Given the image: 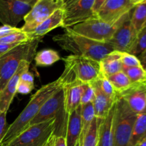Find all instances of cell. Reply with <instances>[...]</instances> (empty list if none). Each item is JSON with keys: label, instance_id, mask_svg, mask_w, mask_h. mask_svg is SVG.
I'll return each instance as SVG.
<instances>
[{"label": "cell", "instance_id": "obj_1", "mask_svg": "<svg viewBox=\"0 0 146 146\" xmlns=\"http://www.w3.org/2000/svg\"><path fill=\"white\" fill-rule=\"evenodd\" d=\"M62 87L63 81L60 77L56 81L41 87L31 96L27 106L21 111L19 116L11 125H9L0 146H6L19 134L24 131L37 115L43 104Z\"/></svg>", "mask_w": 146, "mask_h": 146}, {"label": "cell", "instance_id": "obj_2", "mask_svg": "<svg viewBox=\"0 0 146 146\" xmlns=\"http://www.w3.org/2000/svg\"><path fill=\"white\" fill-rule=\"evenodd\" d=\"M61 48L72 52L74 55L81 56L100 61L105 56L114 51L107 42H101L65 29V33L53 37Z\"/></svg>", "mask_w": 146, "mask_h": 146}, {"label": "cell", "instance_id": "obj_3", "mask_svg": "<svg viewBox=\"0 0 146 146\" xmlns=\"http://www.w3.org/2000/svg\"><path fill=\"white\" fill-rule=\"evenodd\" d=\"M40 41L34 39L22 43L0 56V93L23 61H33Z\"/></svg>", "mask_w": 146, "mask_h": 146}, {"label": "cell", "instance_id": "obj_4", "mask_svg": "<svg viewBox=\"0 0 146 146\" xmlns=\"http://www.w3.org/2000/svg\"><path fill=\"white\" fill-rule=\"evenodd\" d=\"M138 115L118 96L113 115L114 146H129L134 124Z\"/></svg>", "mask_w": 146, "mask_h": 146}, {"label": "cell", "instance_id": "obj_5", "mask_svg": "<svg viewBox=\"0 0 146 146\" xmlns=\"http://www.w3.org/2000/svg\"><path fill=\"white\" fill-rule=\"evenodd\" d=\"M56 119L30 125L6 146H44L56 130Z\"/></svg>", "mask_w": 146, "mask_h": 146}, {"label": "cell", "instance_id": "obj_6", "mask_svg": "<svg viewBox=\"0 0 146 146\" xmlns=\"http://www.w3.org/2000/svg\"><path fill=\"white\" fill-rule=\"evenodd\" d=\"M124 16L125 15L114 23L106 22L96 17L77 24L65 29L95 41L108 42L121 25Z\"/></svg>", "mask_w": 146, "mask_h": 146}, {"label": "cell", "instance_id": "obj_7", "mask_svg": "<svg viewBox=\"0 0 146 146\" xmlns=\"http://www.w3.org/2000/svg\"><path fill=\"white\" fill-rule=\"evenodd\" d=\"M68 68L76 80L83 84H94L102 76L99 61L92 58L71 54L64 58Z\"/></svg>", "mask_w": 146, "mask_h": 146}, {"label": "cell", "instance_id": "obj_8", "mask_svg": "<svg viewBox=\"0 0 146 146\" xmlns=\"http://www.w3.org/2000/svg\"><path fill=\"white\" fill-rule=\"evenodd\" d=\"M59 9H64L62 0H38L24 17L21 31L25 33L31 32Z\"/></svg>", "mask_w": 146, "mask_h": 146}, {"label": "cell", "instance_id": "obj_9", "mask_svg": "<svg viewBox=\"0 0 146 146\" xmlns=\"http://www.w3.org/2000/svg\"><path fill=\"white\" fill-rule=\"evenodd\" d=\"M53 118L56 119V125L54 133L55 134L58 131L59 123H61L59 118L67 123V118L64 108V94L63 87L43 104L37 115L31 121L29 125L44 122Z\"/></svg>", "mask_w": 146, "mask_h": 146}, {"label": "cell", "instance_id": "obj_10", "mask_svg": "<svg viewBox=\"0 0 146 146\" xmlns=\"http://www.w3.org/2000/svg\"><path fill=\"white\" fill-rule=\"evenodd\" d=\"M96 0H78L64 9L63 28L66 29L88 19L96 18L94 11Z\"/></svg>", "mask_w": 146, "mask_h": 146}, {"label": "cell", "instance_id": "obj_11", "mask_svg": "<svg viewBox=\"0 0 146 146\" xmlns=\"http://www.w3.org/2000/svg\"><path fill=\"white\" fill-rule=\"evenodd\" d=\"M32 7L18 0H0V22L3 25L17 27Z\"/></svg>", "mask_w": 146, "mask_h": 146}, {"label": "cell", "instance_id": "obj_12", "mask_svg": "<svg viewBox=\"0 0 146 146\" xmlns=\"http://www.w3.org/2000/svg\"><path fill=\"white\" fill-rule=\"evenodd\" d=\"M133 9L125 14L121 25L107 42L113 47L114 51L128 53L133 44L136 33L133 30L131 21Z\"/></svg>", "mask_w": 146, "mask_h": 146}, {"label": "cell", "instance_id": "obj_13", "mask_svg": "<svg viewBox=\"0 0 146 146\" xmlns=\"http://www.w3.org/2000/svg\"><path fill=\"white\" fill-rule=\"evenodd\" d=\"M134 7L131 0H106L97 11L96 16L106 22L114 23Z\"/></svg>", "mask_w": 146, "mask_h": 146}, {"label": "cell", "instance_id": "obj_14", "mask_svg": "<svg viewBox=\"0 0 146 146\" xmlns=\"http://www.w3.org/2000/svg\"><path fill=\"white\" fill-rule=\"evenodd\" d=\"M118 96L137 115L146 113V84H133Z\"/></svg>", "mask_w": 146, "mask_h": 146}, {"label": "cell", "instance_id": "obj_15", "mask_svg": "<svg viewBox=\"0 0 146 146\" xmlns=\"http://www.w3.org/2000/svg\"><path fill=\"white\" fill-rule=\"evenodd\" d=\"M31 63L24 61L11 79L8 81L3 91L0 93V112L7 113L9 108L17 93V86L20 76L24 71H29Z\"/></svg>", "mask_w": 146, "mask_h": 146}, {"label": "cell", "instance_id": "obj_16", "mask_svg": "<svg viewBox=\"0 0 146 146\" xmlns=\"http://www.w3.org/2000/svg\"><path fill=\"white\" fill-rule=\"evenodd\" d=\"M84 84L78 80L63 84L64 94V108L67 118L73 111H75L81 106Z\"/></svg>", "mask_w": 146, "mask_h": 146}, {"label": "cell", "instance_id": "obj_17", "mask_svg": "<svg viewBox=\"0 0 146 146\" xmlns=\"http://www.w3.org/2000/svg\"><path fill=\"white\" fill-rule=\"evenodd\" d=\"M64 17V9H57L49 17L44 20L42 23L37 26L32 31L27 33L31 40H41L46 34L53 29L62 27Z\"/></svg>", "mask_w": 146, "mask_h": 146}, {"label": "cell", "instance_id": "obj_18", "mask_svg": "<svg viewBox=\"0 0 146 146\" xmlns=\"http://www.w3.org/2000/svg\"><path fill=\"white\" fill-rule=\"evenodd\" d=\"M91 84L94 88V98L92 104L95 113V118L98 122L100 123L108 115V112L116 101H112L103 93L100 88L98 80Z\"/></svg>", "mask_w": 146, "mask_h": 146}, {"label": "cell", "instance_id": "obj_19", "mask_svg": "<svg viewBox=\"0 0 146 146\" xmlns=\"http://www.w3.org/2000/svg\"><path fill=\"white\" fill-rule=\"evenodd\" d=\"M115 104L105 118L98 123V146H114L113 115Z\"/></svg>", "mask_w": 146, "mask_h": 146}, {"label": "cell", "instance_id": "obj_20", "mask_svg": "<svg viewBox=\"0 0 146 146\" xmlns=\"http://www.w3.org/2000/svg\"><path fill=\"white\" fill-rule=\"evenodd\" d=\"M81 108L80 106L67 118L66 131V146H75L77 141L79 139L81 131Z\"/></svg>", "mask_w": 146, "mask_h": 146}, {"label": "cell", "instance_id": "obj_21", "mask_svg": "<svg viewBox=\"0 0 146 146\" xmlns=\"http://www.w3.org/2000/svg\"><path fill=\"white\" fill-rule=\"evenodd\" d=\"M101 72L103 76L108 77L121 71L123 65L121 63V52L113 51L104 57L99 61Z\"/></svg>", "mask_w": 146, "mask_h": 146}, {"label": "cell", "instance_id": "obj_22", "mask_svg": "<svg viewBox=\"0 0 146 146\" xmlns=\"http://www.w3.org/2000/svg\"><path fill=\"white\" fill-rule=\"evenodd\" d=\"M131 21L133 30L137 35L138 31L146 26V1L134 7Z\"/></svg>", "mask_w": 146, "mask_h": 146}, {"label": "cell", "instance_id": "obj_23", "mask_svg": "<svg viewBox=\"0 0 146 146\" xmlns=\"http://www.w3.org/2000/svg\"><path fill=\"white\" fill-rule=\"evenodd\" d=\"M145 138H146V113L137 116L129 146H136Z\"/></svg>", "mask_w": 146, "mask_h": 146}, {"label": "cell", "instance_id": "obj_24", "mask_svg": "<svg viewBox=\"0 0 146 146\" xmlns=\"http://www.w3.org/2000/svg\"><path fill=\"white\" fill-rule=\"evenodd\" d=\"M81 131L79 137V141H82L87 133L88 132V130L91 127V123L95 118V113H94L92 103L87 104L86 106H81Z\"/></svg>", "mask_w": 146, "mask_h": 146}, {"label": "cell", "instance_id": "obj_25", "mask_svg": "<svg viewBox=\"0 0 146 146\" xmlns=\"http://www.w3.org/2000/svg\"><path fill=\"white\" fill-rule=\"evenodd\" d=\"M34 60L37 66H49L61 60V56L54 49H43L35 54Z\"/></svg>", "mask_w": 146, "mask_h": 146}, {"label": "cell", "instance_id": "obj_26", "mask_svg": "<svg viewBox=\"0 0 146 146\" xmlns=\"http://www.w3.org/2000/svg\"><path fill=\"white\" fill-rule=\"evenodd\" d=\"M107 78L111 83L118 94L123 92L133 85L128 77L123 71H119Z\"/></svg>", "mask_w": 146, "mask_h": 146}, {"label": "cell", "instance_id": "obj_27", "mask_svg": "<svg viewBox=\"0 0 146 146\" xmlns=\"http://www.w3.org/2000/svg\"><path fill=\"white\" fill-rule=\"evenodd\" d=\"M122 71L126 74L132 84H146V71L142 66L123 68Z\"/></svg>", "mask_w": 146, "mask_h": 146}, {"label": "cell", "instance_id": "obj_28", "mask_svg": "<svg viewBox=\"0 0 146 146\" xmlns=\"http://www.w3.org/2000/svg\"><path fill=\"white\" fill-rule=\"evenodd\" d=\"M146 49V26L140 30L128 53L138 56Z\"/></svg>", "mask_w": 146, "mask_h": 146}, {"label": "cell", "instance_id": "obj_29", "mask_svg": "<svg viewBox=\"0 0 146 146\" xmlns=\"http://www.w3.org/2000/svg\"><path fill=\"white\" fill-rule=\"evenodd\" d=\"M98 123L96 118H95L91 123L88 132L87 133L83 141H80V143L81 146H98Z\"/></svg>", "mask_w": 146, "mask_h": 146}, {"label": "cell", "instance_id": "obj_30", "mask_svg": "<svg viewBox=\"0 0 146 146\" xmlns=\"http://www.w3.org/2000/svg\"><path fill=\"white\" fill-rule=\"evenodd\" d=\"M30 40L31 39L29 37L28 34L21 31L3 37L0 39V43L5 44H20Z\"/></svg>", "mask_w": 146, "mask_h": 146}, {"label": "cell", "instance_id": "obj_31", "mask_svg": "<svg viewBox=\"0 0 146 146\" xmlns=\"http://www.w3.org/2000/svg\"><path fill=\"white\" fill-rule=\"evenodd\" d=\"M98 83H99L100 88H101L103 93L105 95H106L108 98H111L112 101H116L117 98H118V94H117L115 88H113L109 80L106 77L101 76L98 79Z\"/></svg>", "mask_w": 146, "mask_h": 146}, {"label": "cell", "instance_id": "obj_32", "mask_svg": "<svg viewBox=\"0 0 146 146\" xmlns=\"http://www.w3.org/2000/svg\"><path fill=\"white\" fill-rule=\"evenodd\" d=\"M121 63L123 68H131L141 66L138 57L127 52H121Z\"/></svg>", "mask_w": 146, "mask_h": 146}, {"label": "cell", "instance_id": "obj_33", "mask_svg": "<svg viewBox=\"0 0 146 146\" xmlns=\"http://www.w3.org/2000/svg\"><path fill=\"white\" fill-rule=\"evenodd\" d=\"M94 98V88L92 84H84L82 95H81V106H86L93 102Z\"/></svg>", "mask_w": 146, "mask_h": 146}, {"label": "cell", "instance_id": "obj_34", "mask_svg": "<svg viewBox=\"0 0 146 146\" xmlns=\"http://www.w3.org/2000/svg\"><path fill=\"white\" fill-rule=\"evenodd\" d=\"M7 113L0 112V144L9 127L7 122Z\"/></svg>", "mask_w": 146, "mask_h": 146}, {"label": "cell", "instance_id": "obj_35", "mask_svg": "<svg viewBox=\"0 0 146 146\" xmlns=\"http://www.w3.org/2000/svg\"><path fill=\"white\" fill-rule=\"evenodd\" d=\"M21 31V28L12 27L7 25H2L1 27H0V39L3 37L9 35V34L19 32V31Z\"/></svg>", "mask_w": 146, "mask_h": 146}, {"label": "cell", "instance_id": "obj_36", "mask_svg": "<svg viewBox=\"0 0 146 146\" xmlns=\"http://www.w3.org/2000/svg\"><path fill=\"white\" fill-rule=\"evenodd\" d=\"M34 85L24 82V81H19L18 86H17V93L21 94H28L34 89Z\"/></svg>", "mask_w": 146, "mask_h": 146}, {"label": "cell", "instance_id": "obj_37", "mask_svg": "<svg viewBox=\"0 0 146 146\" xmlns=\"http://www.w3.org/2000/svg\"><path fill=\"white\" fill-rule=\"evenodd\" d=\"M20 81L34 85V75L29 71H24L20 76Z\"/></svg>", "mask_w": 146, "mask_h": 146}, {"label": "cell", "instance_id": "obj_38", "mask_svg": "<svg viewBox=\"0 0 146 146\" xmlns=\"http://www.w3.org/2000/svg\"><path fill=\"white\" fill-rule=\"evenodd\" d=\"M18 45H19V44H5L0 43V56L5 54L6 53L9 52L10 50L14 48V47L17 46Z\"/></svg>", "mask_w": 146, "mask_h": 146}, {"label": "cell", "instance_id": "obj_39", "mask_svg": "<svg viewBox=\"0 0 146 146\" xmlns=\"http://www.w3.org/2000/svg\"><path fill=\"white\" fill-rule=\"evenodd\" d=\"M54 146H66V137L64 135H55Z\"/></svg>", "mask_w": 146, "mask_h": 146}, {"label": "cell", "instance_id": "obj_40", "mask_svg": "<svg viewBox=\"0 0 146 146\" xmlns=\"http://www.w3.org/2000/svg\"><path fill=\"white\" fill-rule=\"evenodd\" d=\"M137 57H138V59H139L140 62H141V66H142L144 68H146V49Z\"/></svg>", "mask_w": 146, "mask_h": 146}, {"label": "cell", "instance_id": "obj_41", "mask_svg": "<svg viewBox=\"0 0 146 146\" xmlns=\"http://www.w3.org/2000/svg\"><path fill=\"white\" fill-rule=\"evenodd\" d=\"M106 0H96L94 6V11L96 14L97 11L101 8V7L102 6V4H104V2Z\"/></svg>", "mask_w": 146, "mask_h": 146}, {"label": "cell", "instance_id": "obj_42", "mask_svg": "<svg viewBox=\"0 0 146 146\" xmlns=\"http://www.w3.org/2000/svg\"><path fill=\"white\" fill-rule=\"evenodd\" d=\"M78 0H62L63 4H64V9L68 7H69L70 6H71L72 4H74V3H76Z\"/></svg>", "mask_w": 146, "mask_h": 146}, {"label": "cell", "instance_id": "obj_43", "mask_svg": "<svg viewBox=\"0 0 146 146\" xmlns=\"http://www.w3.org/2000/svg\"><path fill=\"white\" fill-rule=\"evenodd\" d=\"M54 138H55V135L54 134V135H51V137L49 138V140L48 141V142L46 143V145L44 146H54Z\"/></svg>", "mask_w": 146, "mask_h": 146}, {"label": "cell", "instance_id": "obj_44", "mask_svg": "<svg viewBox=\"0 0 146 146\" xmlns=\"http://www.w3.org/2000/svg\"><path fill=\"white\" fill-rule=\"evenodd\" d=\"M18 1H21V2L25 3V4H31V5H34L38 0H18Z\"/></svg>", "mask_w": 146, "mask_h": 146}, {"label": "cell", "instance_id": "obj_45", "mask_svg": "<svg viewBox=\"0 0 146 146\" xmlns=\"http://www.w3.org/2000/svg\"><path fill=\"white\" fill-rule=\"evenodd\" d=\"M145 1V0H131V2L132 3V4L133 6L137 5V4H140V3L143 2V1Z\"/></svg>", "mask_w": 146, "mask_h": 146}, {"label": "cell", "instance_id": "obj_46", "mask_svg": "<svg viewBox=\"0 0 146 146\" xmlns=\"http://www.w3.org/2000/svg\"><path fill=\"white\" fill-rule=\"evenodd\" d=\"M136 146H146V138L142 140Z\"/></svg>", "mask_w": 146, "mask_h": 146}, {"label": "cell", "instance_id": "obj_47", "mask_svg": "<svg viewBox=\"0 0 146 146\" xmlns=\"http://www.w3.org/2000/svg\"><path fill=\"white\" fill-rule=\"evenodd\" d=\"M75 146H81V143H80L79 140H78V141H77V142H76V143Z\"/></svg>", "mask_w": 146, "mask_h": 146}, {"label": "cell", "instance_id": "obj_48", "mask_svg": "<svg viewBox=\"0 0 146 146\" xmlns=\"http://www.w3.org/2000/svg\"><path fill=\"white\" fill-rule=\"evenodd\" d=\"M145 71H146V68H145Z\"/></svg>", "mask_w": 146, "mask_h": 146}, {"label": "cell", "instance_id": "obj_49", "mask_svg": "<svg viewBox=\"0 0 146 146\" xmlns=\"http://www.w3.org/2000/svg\"><path fill=\"white\" fill-rule=\"evenodd\" d=\"M145 1H146V0H145Z\"/></svg>", "mask_w": 146, "mask_h": 146}]
</instances>
